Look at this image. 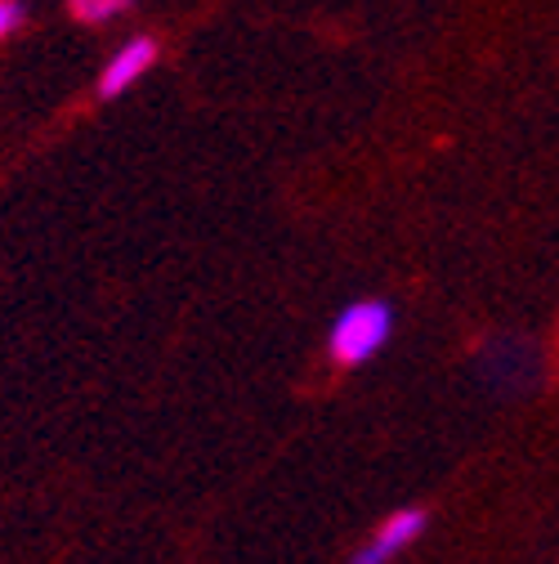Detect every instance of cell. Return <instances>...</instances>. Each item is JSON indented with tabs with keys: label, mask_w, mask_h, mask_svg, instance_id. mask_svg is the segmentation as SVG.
Returning a JSON list of instances; mask_svg holds the SVG:
<instances>
[{
	"label": "cell",
	"mask_w": 559,
	"mask_h": 564,
	"mask_svg": "<svg viewBox=\"0 0 559 564\" xmlns=\"http://www.w3.org/2000/svg\"><path fill=\"white\" fill-rule=\"evenodd\" d=\"M394 336V305L390 301H354V305H344L327 332V349H331V359L344 364V368H363L372 364L385 340Z\"/></svg>",
	"instance_id": "cell-1"
},
{
	"label": "cell",
	"mask_w": 559,
	"mask_h": 564,
	"mask_svg": "<svg viewBox=\"0 0 559 564\" xmlns=\"http://www.w3.org/2000/svg\"><path fill=\"white\" fill-rule=\"evenodd\" d=\"M426 524H430V516L421 511V507H403V511H394L359 551H354V560L349 564H390L398 551H407L416 538L426 533Z\"/></svg>",
	"instance_id": "cell-2"
},
{
	"label": "cell",
	"mask_w": 559,
	"mask_h": 564,
	"mask_svg": "<svg viewBox=\"0 0 559 564\" xmlns=\"http://www.w3.org/2000/svg\"><path fill=\"white\" fill-rule=\"evenodd\" d=\"M157 63V41L153 36H130L99 73V99H121L134 82H144Z\"/></svg>",
	"instance_id": "cell-3"
},
{
	"label": "cell",
	"mask_w": 559,
	"mask_h": 564,
	"mask_svg": "<svg viewBox=\"0 0 559 564\" xmlns=\"http://www.w3.org/2000/svg\"><path fill=\"white\" fill-rule=\"evenodd\" d=\"M483 377L493 381V386H524L528 377L524 372H515V364H533V349L524 345V340H506V349L497 345V349H483Z\"/></svg>",
	"instance_id": "cell-4"
},
{
	"label": "cell",
	"mask_w": 559,
	"mask_h": 564,
	"mask_svg": "<svg viewBox=\"0 0 559 564\" xmlns=\"http://www.w3.org/2000/svg\"><path fill=\"white\" fill-rule=\"evenodd\" d=\"M134 10V0H67V14H73L81 28H103L117 23L121 14Z\"/></svg>",
	"instance_id": "cell-5"
},
{
	"label": "cell",
	"mask_w": 559,
	"mask_h": 564,
	"mask_svg": "<svg viewBox=\"0 0 559 564\" xmlns=\"http://www.w3.org/2000/svg\"><path fill=\"white\" fill-rule=\"evenodd\" d=\"M23 23H28V6H23V0H0V41H10Z\"/></svg>",
	"instance_id": "cell-6"
}]
</instances>
